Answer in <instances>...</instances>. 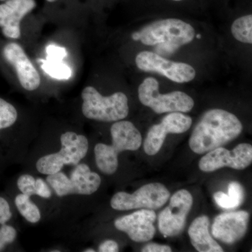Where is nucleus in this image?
<instances>
[{
  "mask_svg": "<svg viewBox=\"0 0 252 252\" xmlns=\"http://www.w3.org/2000/svg\"><path fill=\"white\" fill-rule=\"evenodd\" d=\"M3 54L15 68L22 87L27 91L36 90L40 85V77L23 48L16 43H9L4 48Z\"/></svg>",
  "mask_w": 252,
  "mask_h": 252,
  "instance_id": "obj_15",
  "label": "nucleus"
},
{
  "mask_svg": "<svg viewBox=\"0 0 252 252\" xmlns=\"http://www.w3.org/2000/svg\"><path fill=\"white\" fill-rule=\"evenodd\" d=\"M12 216L8 202L0 197V224H5Z\"/></svg>",
  "mask_w": 252,
  "mask_h": 252,
  "instance_id": "obj_27",
  "label": "nucleus"
},
{
  "mask_svg": "<svg viewBox=\"0 0 252 252\" xmlns=\"http://www.w3.org/2000/svg\"><path fill=\"white\" fill-rule=\"evenodd\" d=\"M193 200L191 194L185 189L172 195L168 206L158 217L159 230L164 236L175 237L183 230Z\"/></svg>",
  "mask_w": 252,
  "mask_h": 252,
  "instance_id": "obj_10",
  "label": "nucleus"
},
{
  "mask_svg": "<svg viewBox=\"0 0 252 252\" xmlns=\"http://www.w3.org/2000/svg\"><path fill=\"white\" fill-rule=\"evenodd\" d=\"M231 32L236 40L245 44L252 43V15H247L235 20L231 26Z\"/></svg>",
  "mask_w": 252,
  "mask_h": 252,
  "instance_id": "obj_18",
  "label": "nucleus"
},
{
  "mask_svg": "<svg viewBox=\"0 0 252 252\" xmlns=\"http://www.w3.org/2000/svg\"><path fill=\"white\" fill-rule=\"evenodd\" d=\"M49 2H54V1H57V0H46Z\"/></svg>",
  "mask_w": 252,
  "mask_h": 252,
  "instance_id": "obj_33",
  "label": "nucleus"
},
{
  "mask_svg": "<svg viewBox=\"0 0 252 252\" xmlns=\"http://www.w3.org/2000/svg\"><path fill=\"white\" fill-rule=\"evenodd\" d=\"M40 63L43 70L49 74L50 77L60 80H67L72 76V70L67 64L63 63V61H54L49 59H40L38 61Z\"/></svg>",
  "mask_w": 252,
  "mask_h": 252,
  "instance_id": "obj_19",
  "label": "nucleus"
},
{
  "mask_svg": "<svg viewBox=\"0 0 252 252\" xmlns=\"http://www.w3.org/2000/svg\"><path fill=\"white\" fill-rule=\"evenodd\" d=\"M192 125V119L182 112H170L161 123L149 129L144 140V149L149 156L156 155L161 149L167 134H181L187 132Z\"/></svg>",
  "mask_w": 252,
  "mask_h": 252,
  "instance_id": "obj_12",
  "label": "nucleus"
},
{
  "mask_svg": "<svg viewBox=\"0 0 252 252\" xmlns=\"http://www.w3.org/2000/svg\"><path fill=\"white\" fill-rule=\"evenodd\" d=\"M0 1H6V0H0Z\"/></svg>",
  "mask_w": 252,
  "mask_h": 252,
  "instance_id": "obj_36",
  "label": "nucleus"
},
{
  "mask_svg": "<svg viewBox=\"0 0 252 252\" xmlns=\"http://www.w3.org/2000/svg\"><path fill=\"white\" fill-rule=\"evenodd\" d=\"M35 7L34 0H6L4 4H0V28L4 35L19 39L21 21Z\"/></svg>",
  "mask_w": 252,
  "mask_h": 252,
  "instance_id": "obj_16",
  "label": "nucleus"
},
{
  "mask_svg": "<svg viewBox=\"0 0 252 252\" xmlns=\"http://www.w3.org/2000/svg\"><path fill=\"white\" fill-rule=\"evenodd\" d=\"M138 96L141 103L150 107L157 114L187 113L194 107L193 99L182 91L160 94L158 81L153 77L147 78L140 84Z\"/></svg>",
  "mask_w": 252,
  "mask_h": 252,
  "instance_id": "obj_6",
  "label": "nucleus"
},
{
  "mask_svg": "<svg viewBox=\"0 0 252 252\" xmlns=\"http://www.w3.org/2000/svg\"><path fill=\"white\" fill-rule=\"evenodd\" d=\"M15 204L21 215L28 221L34 223L40 220V211L35 204L31 201V197L23 193L19 194L15 199Z\"/></svg>",
  "mask_w": 252,
  "mask_h": 252,
  "instance_id": "obj_20",
  "label": "nucleus"
},
{
  "mask_svg": "<svg viewBox=\"0 0 252 252\" xmlns=\"http://www.w3.org/2000/svg\"><path fill=\"white\" fill-rule=\"evenodd\" d=\"M17 185L22 193L28 196L36 195L35 179L30 175H23L18 178Z\"/></svg>",
  "mask_w": 252,
  "mask_h": 252,
  "instance_id": "obj_22",
  "label": "nucleus"
},
{
  "mask_svg": "<svg viewBox=\"0 0 252 252\" xmlns=\"http://www.w3.org/2000/svg\"><path fill=\"white\" fill-rule=\"evenodd\" d=\"M228 195L234 203L235 207H238L243 203L245 192L243 187L236 182H231L228 185Z\"/></svg>",
  "mask_w": 252,
  "mask_h": 252,
  "instance_id": "obj_24",
  "label": "nucleus"
},
{
  "mask_svg": "<svg viewBox=\"0 0 252 252\" xmlns=\"http://www.w3.org/2000/svg\"><path fill=\"white\" fill-rule=\"evenodd\" d=\"M243 130V124L234 114L223 109H210L195 126L189 147L194 153L205 154L235 140Z\"/></svg>",
  "mask_w": 252,
  "mask_h": 252,
  "instance_id": "obj_1",
  "label": "nucleus"
},
{
  "mask_svg": "<svg viewBox=\"0 0 252 252\" xmlns=\"http://www.w3.org/2000/svg\"><path fill=\"white\" fill-rule=\"evenodd\" d=\"M82 112L86 118L102 122H118L127 117L128 99L124 93L102 96L92 86H87L81 93Z\"/></svg>",
  "mask_w": 252,
  "mask_h": 252,
  "instance_id": "obj_4",
  "label": "nucleus"
},
{
  "mask_svg": "<svg viewBox=\"0 0 252 252\" xmlns=\"http://www.w3.org/2000/svg\"><path fill=\"white\" fill-rule=\"evenodd\" d=\"M166 187L160 183H151L137 189L133 193L119 192L112 197L111 206L119 211L149 209L157 210L163 206L170 198Z\"/></svg>",
  "mask_w": 252,
  "mask_h": 252,
  "instance_id": "obj_8",
  "label": "nucleus"
},
{
  "mask_svg": "<svg viewBox=\"0 0 252 252\" xmlns=\"http://www.w3.org/2000/svg\"><path fill=\"white\" fill-rule=\"evenodd\" d=\"M16 230L11 225L3 224L0 228V252L4 250L5 247L12 243L16 238Z\"/></svg>",
  "mask_w": 252,
  "mask_h": 252,
  "instance_id": "obj_23",
  "label": "nucleus"
},
{
  "mask_svg": "<svg viewBox=\"0 0 252 252\" xmlns=\"http://www.w3.org/2000/svg\"><path fill=\"white\" fill-rule=\"evenodd\" d=\"M250 215L246 211L223 213L214 220L212 233L217 240L231 245L243 238L248 230Z\"/></svg>",
  "mask_w": 252,
  "mask_h": 252,
  "instance_id": "obj_14",
  "label": "nucleus"
},
{
  "mask_svg": "<svg viewBox=\"0 0 252 252\" xmlns=\"http://www.w3.org/2000/svg\"><path fill=\"white\" fill-rule=\"evenodd\" d=\"M157 214L153 210L143 209L130 215L119 217L114 221V226L124 232L136 243H145L154 238L156 233L154 222Z\"/></svg>",
  "mask_w": 252,
  "mask_h": 252,
  "instance_id": "obj_13",
  "label": "nucleus"
},
{
  "mask_svg": "<svg viewBox=\"0 0 252 252\" xmlns=\"http://www.w3.org/2000/svg\"><path fill=\"white\" fill-rule=\"evenodd\" d=\"M35 191L36 195H39L41 198H49L51 196V189H49L46 182L41 178L35 180Z\"/></svg>",
  "mask_w": 252,
  "mask_h": 252,
  "instance_id": "obj_28",
  "label": "nucleus"
},
{
  "mask_svg": "<svg viewBox=\"0 0 252 252\" xmlns=\"http://www.w3.org/2000/svg\"><path fill=\"white\" fill-rule=\"evenodd\" d=\"M214 199L219 206L223 209H235V205L229 195L223 192L218 191L214 195Z\"/></svg>",
  "mask_w": 252,
  "mask_h": 252,
  "instance_id": "obj_26",
  "label": "nucleus"
},
{
  "mask_svg": "<svg viewBox=\"0 0 252 252\" xmlns=\"http://www.w3.org/2000/svg\"><path fill=\"white\" fill-rule=\"evenodd\" d=\"M143 252H170L171 248L167 245H158L157 243H149L142 248Z\"/></svg>",
  "mask_w": 252,
  "mask_h": 252,
  "instance_id": "obj_29",
  "label": "nucleus"
},
{
  "mask_svg": "<svg viewBox=\"0 0 252 252\" xmlns=\"http://www.w3.org/2000/svg\"><path fill=\"white\" fill-rule=\"evenodd\" d=\"M210 220L207 216L197 217L189 229L192 245L200 252H223V249L209 233Z\"/></svg>",
  "mask_w": 252,
  "mask_h": 252,
  "instance_id": "obj_17",
  "label": "nucleus"
},
{
  "mask_svg": "<svg viewBox=\"0 0 252 252\" xmlns=\"http://www.w3.org/2000/svg\"><path fill=\"white\" fill-rule=\"evenodd\" d=\"M252 146L248 143L238 144L232 151L223 147L213 149L199 161V168L205 172H214L222 167L244 170L251 165Z\"/></svg>",
  "mask_w": 252,
  "mask_h": 252,
  "instance_id": "obj_11",
  "label": "nucleus"
},
{
  "mask_svg": "<svg viewBox=\"0 0 252 252\" xmlns=\"http://www.w3.org/2000/svg\"><path fill=\"white\" fill-rule=\"evenodd\" d=\"M196 37L198 38V39H200V38H201V35H200V34H198V35L196 36Z\"/></svg>",
  "mask_w": 252,
  "mask_h": 252,
  "instance_id": "obj_34",
  "label": "nucleus"
},
{
  "mask_svg": "<svg viewBox=\"0 0 252 252\" xmlns=\"http://www.w3.org/2000/svg\"><path fill=\"white\" fill-rule=\"evenodd\" d=\"M135 63L137 67L144 72L158 73L180 84L193 81L196 74L195 69L190 64L174 62L152 51H142L137 54Z\"/></svg>",
  "mask_w": 252,
  "mask_h": 252,
  "instance_id": "obj_9",
  "label": "nucleus"
},
{
  "mask_svg": "<svg viewBox=\"0 0 252 252\" xmlns=\"http://www.w3.org/2000/svg\"><path fill=\"white\" fill-rule=\"evenodd\" d=\"M172 1H182V0H172Z\"/></svg>",
  "mask_w": 252,
  "mask_h": 252,
  "instance_id": "obj_35",
  "label": "nucleus"
},
{
  "mask_svg": "<svg viewBox=\"0 0 252 252\" xmlns=\"http://www.w3.org/2000/svg\"><path fill=\"white\" fill-rule=\"evenodd\" d=\"M85 252H94V250H93V249H88V250H86Z\"/></svg>",
  "mask_w": 252,
  "mask_h": 252,
  "instance_id": "obj_32",
  "label": "nucleus"
},
{
  "mask_svg": "<svg viewBox=\"0 0 252 252\" xmlns=\"http://www.w3.org/2000/svg\"><path fill=\"white\" fill-rule=\"evenodd\" d=\"M62 148L58 153L40 158L36 163L38 171L43 175H53L61 171L64 165H76L86 157L89 142L84 135L67 132L61 137Z\"/></svg>",
  "mask_w": 252,
  "mask_h": 252,
  "instance_id": "obj_5",
  "label": "nucleus"
},
{
  "mask_svg": "<svg viewBox=\"0 0 252 252\" xmlns=\"http://www.w3.org/2000/svg\"><path fill=\"white\" fill-rule=\"evenodd\" d=\"M119 251V245L117 242L108 240L101 243L99 246V252H117Z\"/></svg>",
  "mask_w": 252,
  "mask_h": 252,
  "instance_id": "obj_30",
  "label": "nucleus"
},
{
  "mask_svg": "<svg viewBox=\"0 0 252 252\" xmlns=\"http://www.w3.org/2000/svg\"><path fill=\"white\" fill-rule=\"evenodd\" d=\"M46 182L59 197L69 195H89L98 190L101 178L98 174L91 171L86 164H78L70 177L60 171L48 175Z\"/></svg>",
  "mask_w": 252,
  "mask_h": 252,
  "instance_id": "obj_7",
  "label": "nucleus"
},
{
  "mask_svg": "<svg viewBox=\"0 0 252 252\" xmlns=\"http://www.w3.org/2000/svg\"><path fill=\"white\" fill-rule=\"evenodd\" d=\"M18 118V113L12 104L0 98V130L14 125Z\"/></svg>",
  "mask_w": 252,
  "mask_h": 252,
  "instance_id": "obj_21",
  "label": "nucleus"
},
{
  "mask_svg": "<svg viewBox=\"0 0 252 252\" xmlns=\"http://www.w3.org/2000/svg\"><path fill=\"white\" fill-rule=\"evenodd\" d=\"M112 145L99 143L94 147L96 165L106 175L115 173L119 165L118 156L124 151H136L142 145L140 131L132 123L118 121L111 127Z\"/></svg>",
  "mask_w": 252,
  "mask_h": 252,
  "instance_id": "obj_3",
  "label": "nucleus"
},
{
  "mask_svg": "<svg viewBox=\"0 0 252 252\" xmlns=\"http://www.w3.org/2000/svg\"><path fill=\"white\" fill-rule=\"evenodd\" d=\"M140 41L148 46H157L158 54L171 55L181 46L193 40L195 30L177 18L159 20L139 31Z\"/></svg>",
  "mask_w": 252,
  "mask_h": 252,
  "instance_id": "obj_2",
  "label": "nucleus"
},
{
  "mask_svg": "<svg viewBox=\"0 0 252 252\" xmlns=\"http://www.w3.org/2000/svg\"><path fill=\"white\" fill-rule=\"evenodd\" d=\"M46 59L62 61L67 56V51L64 47L56 45H49L46 49Z\"/></svg>",
  "mask_w": 252,
  "mask_h": 252,
  "instance_id": "obj_25",
  "label": "nucleus"
},
{
  "mask_svg": "<svg viewBox=\"0 0 252 252\" xmlns=\"http://www.w3.org/2000/svg\"><path fill=\"white\" fill-rule=\"evenodd\" d=\"M132 39H133V40L135 41H140V32H135L132 33Z\"/></svg>",
  "mask_w": 252,
  "mask_h": 252,
  "instance_id": "obj_31",
  "label": "nucleus"
}]
</instances>
